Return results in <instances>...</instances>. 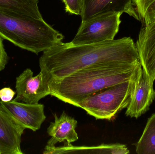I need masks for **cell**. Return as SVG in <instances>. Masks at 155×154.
Wrapping results in <instances>:
<instances>
[{
  "mask_svg": "<svg viewBox=\"0 0 155 154\" xmlns=\"http://www.w3.org/2000/svg\"><path fill=\"white\" fill-rule=\"evenodd\" d=\"M138 154H155V114L147 120L143 134L135 144Z\"/></svg>",
  "mask_w": 155,
  "mask_h": 154,
  "instance_id": "9a60e30c",
  "label": "cell"
},
{
  "mask_svg": "<svg viewBox=\"0 0 155 154\" xmlns=\"http://www.w3.org/2000/svg\"><path fill=\"white\" fill-rule=\"evenodd\" d=\"M122 14L120 13L107 14L81 22L76 35L70 43L78 46L114 39L119 30Z\"/></svg>",
  "mask_w": 155,
  "mask_h": 154,
  "instance_id": "5b68a950",
  "label": "cell"
},
{
  "mask_svg": "<svg viewBox=\"0 0 155 154\" xmlns=\"http://www.w3.org/2000/svg\"><path fill=\"white\" fill-rule=\"evenodd\" d=\"M0 105L26 129L34 132L41 128L46 119L42 104H27L12 100L7 102L1 101Z\"/></svg>",
  "mask_w": 155,
  "mask_h": 154,
  "instance_id": "ba28073f",
  "label": "cell"
},
{
  "mask_svg": "<svg viewBox=\"0 0 155 154\" xmlns=\"http://www.w3.org/2000/svg\"><path fill=\"white\" fill-rule=\"evenodd\" d=\"M0 154H2V153H1V151H0Z\"/></svg>",
  "mask_w": 155,
  "mask_h": 154,
  "instance_id": "ffe728a7",
  "label": "cell"
},
{
  "mask_svg": "<svg viewBox=\"0 0 155 154\" xmlns=\"http://www.w3.org/2000/svg\"><path fill=\"white\" fill-rule=\"evenodd\" d=\"M16 92L9 87H5L0 90V99L3 102H7L12 100Z\"/></svg>",
  "mask_w": 155,
  "mask_h": 154,
  "instance_id": "ac0fdd59",
  "label": "cell"
},
{
  "mask_svg": "<svg viewBox=\"0 0 155 154\" xmlns=\"http://www.w3.org/2000/svg\"><path fill=\"white\" fill-rule=\"evenodd\" d=\"M65 153L127 154L130 152L126 146L119 143L102 144L92 146H76L72 144L59 147L46 146L43 152L44 154Z\"/></svg>",
  "mask_w": 155,
  "mask_h": 154,
  "instance_id": "4fadbf2b",
  "label": "cell"
},
{
  "mask_svg": "<svg viewBox=\"0 0 155 154\" xmlns=\"http://www.w3.org/2000/svg\"><path fill=\"white\" fill-rule=\"evenodd\" d=\"M54 117V122H51L47 128V133L51 138L47 142L46 146L54 147L56 144L61 142L64 143V145H71V143L78 140L75 131L78 125L76 119L68 115L64 111L60 117L56 114Z\"/></svg>",
  "mask_w": 155,
  "mask_h": 154,
  "instance_id": "7c38bea8",
  "label": "cell"
},
{
  "mask_svg": "<svg viewBox=\"0 0 155 154\" xmlns=\"http://www.w3.org/2000/svg\"><path fill=\"white\" fill-rule=\"evenodd\" d=\"M49 80L46 73L41 70L33 77L31 69L24 71L17 78L15 83L16 97L13 99L27 104H38L42 99L50 95Z\"/></svg>",
  "mask_w": 155,
  "mask_h": 154,
  "instance_id": "8992f818",
  "label": "cell"
},
{
  "mask_svg": "<svg viewBox=\"0 0 155 154\" xmlns=\"http://www.w3.org/2000/svg\"><path fill=\"white\" fill-rule=\"evenodd\" d=\"M131 80L92 93L79 101L75 106L84 109L96 119L111 120L129 105Z\"/></svg>",
  "mask_w": 155,
  "mask_h": 154,
  "instance_id": "277c9868",
  "label": "cell"
},
{
  "mask_svg": "<svg viewBox=\"0 0 155 154\" xmlns=\"http://www.w3.org/2000/svg\"><path fill=\"white\" fill-rule=\"evenodd\" d=\"M136 46L144 73L150 85L155 80V17L144 25L138 34Z\"/></svg>",
  "mask_w": 155,
  "mask_h": 154,
  "instance_id": "30bf717a",
  "label": "cell"
},
{
  "mask_svg": "<svg viewBox=\"0 0 155 154\" xmlns=\"http://www.w3.org/2000/svg\"><path fill=\"white\" fill-rule=\"evenodd\" d=\"M8 59V57L5 49L3 39L0 37V71L4 69Z\"/></svg>",
  "mask_w": 155,
  "mask_h": 154,
  "instance_id": "d6986e66",
  "label": "cell"
},
{
  "mask_svg": "<svg viewBox=\"0 0 155 154\" xmlns=\"http://www.w3.org/2000/svg\"><path fill=\"white\" fill-rule=\"evenodd\" d=\"M65 5L66 12L75 15L81 14L82 0H61Z\"/></svg>",
  "mask_w": 155,
  "mask_h": 154,
  "instance_id": "e0dca14e",
  "label": "cell"
},
{
  "mask_svg": "<svg viewBox=\"0 0 155 154\" xmlns=\"http://www.w3.org/2000/svg\"><path fill=\"white\" fill-rule=\"evenodd\" d=\"M0 37L37 55L59 44L64 38L43 19L1 9Z\"/></svg>",
  "mask_w": 155,
  "mask_h": 154,
  "instance_id": "3957f363",
  "label": "cell"
},
{
  "mask_svg": "<svg viewBox=\"0 0 155 154\" xmlns=\"http://www.w3.org/2000/svg\"><path fill=\"white\" fill-rule=\"evenodd\" d=\"M26 128L0 105V151L2 154H23L21 138Z\"/></svg>",
  "mask_w": 155,
  "mask_h": 154,
  "instance_id": "8fae6325",
  "label": "cell"
},
{
  "mask_svg": "<svg viewBox=\"0 0 155 154\" xmlns=\"http://www.w3.org/2000/svg\"><path fill=\"white\" fill-rule=\"evenodd\" d=\"M140 62L139 54L133 39L124 37L78 46L61 42L44 52L39 65L41 70L46 73L50 82L97 64H136Z\"/></svg>",
  "mask_w": 155,
  "mask_h": 154,
  "instance_id": "6da1fadb",
  "label": "cell"
},
{
  "mask_svg": "<svg viewBox=\"0 0 155 154\" xmlns=\"http://www.w3.org/2000/svg\"><path fill=\"white\" fill-rule=\"evenodd\" d=\"M139 20L144 25L152 22L155 17V0H133Z\"/></svg>",
  "mask_w": 155,
  "mask_h": 154,
  "instance_id": "2e32d148",
  "label": "cell"
},
{
  "mask_svg": "<svg viewBox=\"0 0 155 154\" xmlns=\"http://www.w3.org/2000/svg\"><path fill=\"white\" fill-rule=\"evenodd\" d=\"M38 0H0V9L37 19H43Z\"/></svg>",
  "mask_w": 155,
  "mask_h": 154,
  "instance_id": "5bb4252c",
  "label": "cell"
},
{
  "mask_svg": "<svg viewBox=\"0 0 155 154\" xmlns=\"http://www.w3.org/2000/svg\"><path fill=\"white\" fill-rule=\"evenodd\" d=\"M141 63H103L80 70L60 79L49 82L51 95L76 106L92 93L131 80Z\"/></svg>",
  "mask_w": 155,
  "mask_h": 154,
  "instance_id": "7a4b0ae2",
  "label": "cell"
},
{
  "mask_svg": "<svg viewBox=\"0 0 155 154\" xmlns=\"http://www.w3.org/2000/svg\"><path fill=\"white\" fill-rule=\"evenodd\" d=\"M131 82L130 102L125 115L137 118L149 110L155 99V91L153 86H151L147 80L141 64Z\"/></svg>",
  "mask_w": 155,
  "mask_h": 154,
  "instance_id": "52a82bcc",
  "label": "cell"
},
{
  "mask_svg": "<svg viewBox=\"0 0 155 154\" xmlns=\"http://www.w3.org/2000/svg\"><path fill=\"white\" fill-rule=\"evenodd\" d=\"M82 22L103 14L125 13L139 20L133 0H82Z\"/></svg>",
  "mask_w": 155,
  "mask_h": 154,
  "instance_id": "9c48e42d",
  "label": "cell"
}]
</instances>
